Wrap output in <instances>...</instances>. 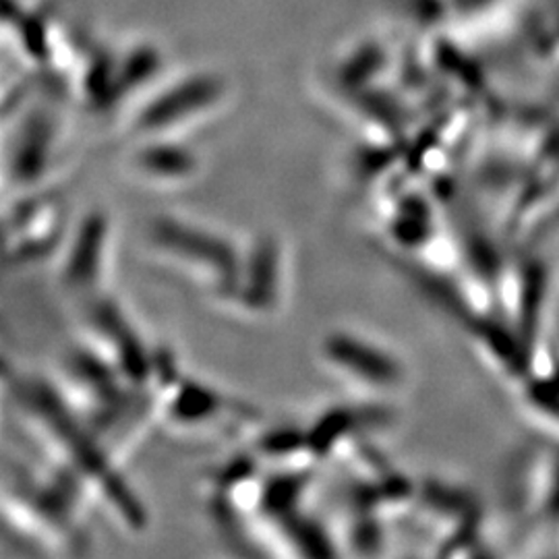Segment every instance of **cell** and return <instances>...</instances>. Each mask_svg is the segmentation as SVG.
I'll return each mask as SVG.
<instances>
[{
	"label": "cell",
	"instance_id": "2",
	"mask_svg": "<svg viewBox=\"0 0 559 559\" xmlns=\"http://www.w3.org/2000/svg\"><path fill=\"white\" fill-rule=\"evenodd\" d=\"M321 359L336 376L371 394L396 392L406 381V369L396 355L350 332L328 334L321 342Z\"/></svg>",
	"mask_w": 559,
	"mask_h": 559
},
{
	"label": "cell",
	"instance_id": "5",
	"mask_svg": "<svg viewBox=\"0 0 559 559\" xmlns=\"http://www.w3.org/2000/svg\"><path fill=\"white\" fill-rule=\"evenodd\" d=\"M135 166L143 177H147L145 180L162 185L182 182L187 177H193V173L198 170V164L189 154L156 147H147L145 152H141Z\"/></svg>",
	"mask_w": 559,
	"mask_h": 559
},
{
	"label": "cell",
	"instance_id": "3",
	"mask_svg": "<svg viewBox=\"0 0 559 559\" xmlns=\"http://www.w3.org/2000/svg\"><path fill=\"white\" fill-rule=\"evenodd\" d=\"M280 261L276 240L265 237L255 242L253 253L242 258L237 295L233 299L242 300L253 313H270L280 297Z\"/></svg>",
	"mask_w": 559,
	"mask_h": 559
},
{
	"label": "cell",
	"instance_id": "1",
	"mask_svg": "<svg viewBox=\"0 0 559 559\" xmlns=\"http://www.w3.org/2000/svg\"><path fill=\"white\" fill-rule=\"evenodd\" d=\"M152 242L164 258L185 265L189 272L210 276V284H218L221 293H235L242 267V255L235 242L218 233L170 218L154 224Z\"/></svg>",
	"mask_w": 559,
	"mask_h": 559
},
{
	"label": "cell",
	"instance_id": "4",
	"mask_svg": "<svg viewBox=\"0 0 559 559\" xmlns=\"http://www.w3.org/2000/svg\"><path fill=\"white\" fill-rule=\"evenodd\" d=\"M108 224L104 216H92L83 222L78 235L69 245V253L62 261L60 276L71 288H92L98 284L106 255Z\"/></svg>",
	"mask_w": 559,
	"mask_h": 559
}]
</instances>
